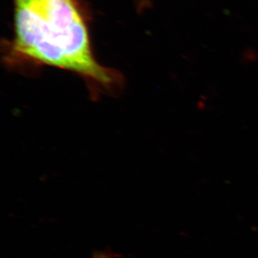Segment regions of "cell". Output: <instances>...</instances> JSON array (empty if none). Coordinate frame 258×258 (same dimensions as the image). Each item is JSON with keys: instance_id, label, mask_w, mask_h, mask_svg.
Masks as SVG:
<instances>
[{"instance_id": "obj_2", "label": "cell", "mask_w": 258, "mask_h": 258, "mask_svg": "<svg viewBox=\"0 0 258 258\" xmlns=\"http://www.w3.org/2000/svg\"><path fill=\"white\" fill-rule=\"evenodd\" d=\"M149 1L150 0H139V7L142 8H145L149 5Z\"/></svg>"}, {"instance_id": "obj_3", "label": "cell", "mask_w": 258, "mask_h": 258, "mask_svg": "<svg viewBox=\"0 0 258 258\" xmlns=\"http://www.w3.org/2000/svg\"><path fill=\"white\" fill-rule=\"evenodd\" d=\"M99 258H104V257H99Z\"/></svg>"}, {"instance_id": "obj_1", "label": "cell", "mask_w": 258, "mask_h": 258, "mask_svg": "<svg viewBox=\"0 0 258 258\" xmlns=\"http://www.w3.org/2000/svg\"><path fill=\"white\" fill-rule=\"evenodd\" d=\"M12 1L14 36L3 51L9 69L23 73L50 66L69 71L84 80L93 98L123 87V76L96 60L79 0Z\"/></svg>"}]
</instances>
